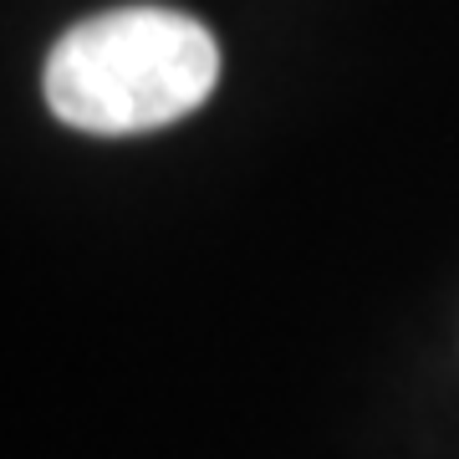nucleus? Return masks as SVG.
I'll return each instance as SVG.
<instances>
[{"label": "nucleus", "mask_w": 459, "mask_h": 459, "mask_svg": "<svg viewBox=\"0 0 459 459\" xmlns=\"http://www.w3.org/2000/svg\"><path fill=\"white\" fill-rule=\"evenodd\" d=\"M220 82L214 36L184 11L123 5L72 26L47 56V108L77 133L169 128Z\"/></svg>", "instance_id": "1"}]
</instances>
